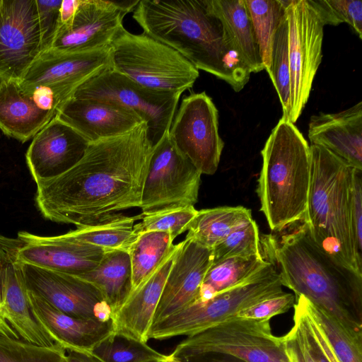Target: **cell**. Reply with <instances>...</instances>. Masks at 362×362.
Segmentation results:
<instances>
[{"instance_id": "cell-1", "label": "cell", "mask_w": 362, "mask_h": 362, "mask_svg": "<svg viewBox=\"0 0 362 362\" xmlns=\"http://www.w3.org/2000/svg\"><path fill=\"white\" fill-rule=\"evenodd\" d=\"M153 147L146 122L90 143L71 168L37 184L39 211L46 219L79 228L140 208Z\"/></svg>"}, {"instance_id": "cell-2", "label": "cell", "mask_w": 362, "mask_h": 362, "mask_svg": "<svg viewBox=\"0 0 362 362\" xmlns=\"http://www.w3.org/2000/svg\"><path fill=\"white\" fill-rule=\"evenodd\" d=\"M133 18L144 33L170 47L191 62L228 83L235 92L250 71L226 41L221 21L205 0H139Z\"/></svg>"}, {"instance_id": "cell-3", "label": "cell", "mask_w": 362, "mask_h": 362, "mask_svg": "<svg viewBox=\"0 0 362 362\" xmlns=\"http://www.w3.org/2000/svg\"><path fill=\"white\" fill-rule=\"evenodd\" d=\"M282 286L362 332V275L320 249L303 222L279 239L265 241Z\"/></svg>"}, {"instance_id": "cell-4", "label": "cell", "mask_w": 362, "mask_h": 362, "mask_svg": "<svg viewBox=\"0 0 362 362\" xmlns=\"http://www.w3.org/2000/svg\"><path fill=\"white\" fill-rule=\"evenodd\" d=\"M257 192L272 231L304 219L311 177L310 148L303 134L282 116L262 150Z\"/></svg>"}, {"instance_id": "cell-5", "label": "cell", "mask_w": 362, "mask_h": 362, "mask_svg": "<svg viewBox=\"0 0 362 362\" xmlns=\"http://www.w3.org/2000/svg\"><path fill=\"white\" fill-rule=\"evenodd\" d=\"M311 177L304 219L313 240L325 252L362 275V255L351 226L353 168L327 149L310 145Z\"/></svg>"}, {"instance_id": "cell-6", "label": "cell", "mask_w": 362, "mask_h": 362, "mask_svg": "<svg viewBox=\"0 0 362 362\" xmlns=\"http://www.w3.org/2000/svg\"><path fill=\"white\" fill-rule=\"evenodd\" d=\"M110 48L113 69L148 89L182 95L199 76V70L178 52L124 26Z\"/></svg>"}, {"instance_id": "cell-7", "label": "cell", "mask_w": 362, "mask_h": 362, "mask_svg": "<svg viewBox=\"0 0 362 362\" xmlns=\"http://www.w3.org/2000/svg\"><path fill=\"white\" fill-rule=\"evenodd\" d=\"M170 355L181 361L227 355L246 362H289L281 337L272 333L270 320L236 317L187 337Z\"/></svg>"}, {"instance_id": "cell-8", "label": "cell", "mask_w": 362, "mask_h": 362, "mask_svg": "<svg viewBox=\"0 0 362 362\" xmlns=\"http://www.w3.org/2000/svg\"><path fill=\"white\" fill-rule=\"evenodd\" d=\"M284 292L275 269L222 291L206 300L195 301L154 322L148 331V339L195 334L235 317L245 308Z\"/></svg>"}, {"instance_id": "cell-9", "label": "cell", "mask_w": 362, "mask_h": 362, "mask_svg": "<svg viewBox=\"0 0 362 362\" xmlns=\"http://www.w3.org/2000/svg\"><path fill=\"white\" fill-rule=\"evenodd\" d=\"M201 176L166 133L153 147L143 187L140 215L194 206L198 201Z\"/></svg>"}, {"instance_id": "cell-10", "label": "cell", "mask_w": 362, "mask_h": 362, "mask_svg": "<svg viewBox=\"0 0 362 362\" xmlns=\"http://www.w3.org/2000/svg\"><path fill=\"white\" fill-rule=\"evenodd\" d=\"M180 95L144 88L110 68L81 85L73 97L112 103L135 112L146 123L154 146L169 132Z\"/></svg>"}, {"instance_id": "cell-11", "label": "cell", "mask_w": 362, "mask_h": 362, "mask_svg": "<svg viewBox=\"0 0 362 362\" xmlns=\"http://www.w3.org/2000/svg\"><path fill=\"white\" fill-rule=\"evenodd\" d=\"M286 13L291 76L288 119L295 123L308 103L322 61L325 25L310 0H288Z\"/></svg>"}, {"instance_id": "cell-12", "label": "cell", "mask_w": 362, "mask_h": 362, "mask_svg": "<svg viewBox=\"0 0 362 362\" xmlns=\"http://www.w3.org/2000/svg\"><path fill=\"white\" fill-rule=\"evenodd\" d=\"M110 68V46L81 52L47 49L34 60L18 84L28 95L36 89L50 92L59 110L81 85Z\"/></svg>"}, {"instance_id": "cell-13", "label": "cell", "mask_w": 362, "mask_h": 362, "mask_svg": "<svg viewBox=\"0 0 362 362\" xmlns=\"http://www.w3.org/2000/svg\"><path fill=\"white\" fill-rule=\"evenodd\" d=\"M168 135L202 175L216 172L224 142L218 133V110L205 92L194 93L182 100Z\"/></svg>"}, {"instance_id": "cell-14", "label": "cell", "mask_w": 362, "mask_h": 362, "mask_svg": "<svg viewBox=\"0 0 362 362\" xmlns=\"http://www.w3.org/2000/svg\"><path fill=\"white\" fill-rule=\"evenodd\" d=\"M139 0H80L71 19L59 26L48 49L81 52L110 46L124 16Z\"/></svg>"}, {"instance_id": "cell-15", "label": "cell", "mask_w": 362, "mask_h": 362, "mask_svg": "<svg viewBox=\"0 0 362 362\" xmlns=\"http://www.w3.org/2000/svg\"><path fill=\"white\" fill-rule=\"evenodd\" d=\"M42 52L36 0H0V81L19 83Z\"/></svg>"}, {"instance_id": "cell-16", "label": "cell", "mask_w": 362, "mask_h": 362, "mask_svg": "<svg viewBox=\"0 0 362 362\" xmlns=\"http://www.w3.org/2000/svg\"><path fill=\"white\" fill-rule=\"evenodd\" d=\"M22 267L28 291L60 312L76 317L102 321L113 319L110 307L101 292L92 284L31 264H22Z\"/></svg>"}, {"instance_id": "cell-17", "label": "cell", "mask_w": 362, "mask_h": 362, "mask_svg": "<svg viewBox=\"0 0 362 362\" xmlns=\"http://www.w3.org/2000/svg\"><path fill=\"white\" fill-rule=\"evenodd\" d=\"M88 144L56 115L35 135L25 153L33 179L38 184L62 175L79 161Z\"/></svg>"}, {"instance_id": "cell-18", "label": "cell", "mask_w": 362, "mask_h": 362, "mask_svg": "<svg viewBox=\"0 0 362 362\" xmlns=\"http://www.w3.org/2000/svg\"><path fill=\"white\" fill-rule=\"evenodd\" d=\"M212 262V249L186 237L180 243L153 315V324L197 300Z\"/></svg>"}, {"instance_id": "cell-19", "label": "cell", "mask_w": 362, "mask_h": 362, "mask_svg": "<svg viewBox=\"0 0 362 362\" xmlns=\"http://www.w3.org/2000/svg\"><path fill=\"white\" fill-rule=\"evenodd\" d=\"M18 238L24 242L18 251L19 262L76 277L95 268L106 252L62 235L40 236L21 231Z\"/></svg>"}, {"instance_id": "cell-20", "label": "cell", "mask_w": 362, "mask_h": 362, "mask_svg": "<svg viewBox=\"0 0 362 362\" xmlns=\"http://www.w3.org/2000/svg\"><path fill=\"white\" fill-rule=\"evenodd\" d=\"M89 144L124 134L145 122L135 112L103 100L71 97L56 115Z\"/></svg>"}, {"instance_id": "cell-21", "label": "cell", "mask_w": 362, "mask_h": 362, "mask_svg": "<svg viewBox=\"0 0 362 362\" xmlns=\"http://www.w3.org/2000/svg\"><path fill=\"white\" fill-rule=\"evenodd\" d=\"M311 145L322 146L362 170V102L336 113L314 115L308 125Z\"/></svg>"}, {"instance_id": "cell-22", "label": "cell", "mask_w": 362, "mask_h": 362, "mask_svg": "<svg viewBox=\"0 0 362 362\" xmlns=\"http://www.w3.org/2000/svg\"><path fill=\"white\" fill-rule=\"evenodd\" d=\"M35 315L53 339L64 349L90 352L115 332L112 320L102 321L64 314L28 291Z\"/></svg>"}, {"instance_id": "cell-23", "label": "cell", "mask_w": 362, "mask_h": 362, "mask_svg": "<svg viewBox=\"0 0 362 362\" xmlns=\"http://www.w3.org/2000/svg\"><path fill=\"white\" fill-rule=\"evenodd\" d=\"M179 245L180 243L175 245L160 265L131 293L115 313V332L147 342L153 315Z\"/></svg>"}, {"instance_id": "cell-24", "label": "cell", "mask_w": 362, "mask_h": 362, "mask_svg": "<svg viewBox=\"0 0 362 362\" xmlns=\"http://www.w3.org/2000/svg\"><path fill=\"white\" fill-rule=\"evenodd\" d=\"M56 113L40 108L18 82L0 81V129L23 143L33 139Z\"/></svg>"}, {"instance_id": "cell-25", "label": "cell", "mask_w": 362, "mask_h": 362, "mask_svg": "<svg viewBox=\"0 0 362 362\" xmlns=\"http://www.w3.org/2000/svg\"><path fill=\"white\" fill-rule=\"evenodd\" d=\"M221 21L227 42L250 73L264 69L260 49L244 0H205Z\"/></svg>"}, {"instance_id": "cell-26", "label": "cell", "mask_w": 362, "mask_h": 362, "mask_svg": "<svg viewBox=\"0 0 362 362\" xmlns=\"http://www.w3.org/2000/svg\"><path fill=\"white\" fill-rule=\"evenodd\" d=\"M78 278L92 284L101 292L114 316L132 291L129 253L123 250H107L95 268Z\"/></svg>"}, {"instance_id": "cell-27", "label": "cell", "mask_w": 362, "mask_h": 362, "mask_svg": "<svg viewBox=\"0 0 362 362\" xmlns=\"http://www.w3.org/2000/svg\"><path fill=\"white\" fill-rule=\"evenodd\" d=\"M276 269L264 255L233 257L211 264L196 301L206 300L215 295Z\"/></svg>"}, {"instance_id": "cell-28", "label": "cell", "mask_w": 362, "mask_h": 362, "mask_svg": "<svg viewBox=\"0 0 362 362\" xmlns=\"http://www.w3.org/2000/svg\"><path fill=\"white\" fill-rule=\"evenodd\" d=\"M252 220L251 210L242 206L198 210L186 238L213 249L233 231Z\"/></svg>"}, {"instance_id": "cell-29", "label": "cell", "mask_w": 362, "mask_h": 362, "mask_svg": "<svg viewBox=\"0 0 362 362\" xmlns=\"http://www.w3.org/2000/svg\"><path fill=\"white\" fill-rule=\"evenodd\" d=\"M298 298L339 362H362V332H357L303 296Z\"/></svg>"}, {"instance_id": "cell-30", "label": "cell", "mask_w": 362, "mask_h": 362, "mask_svg": "<svg viewBox=\"0 0 362 362\" xmlns=\"http://www.w3.org/2000/svg\"><path fill=\"white\" fill-rule=\"evenodd\" d=\"M141 215L127 216L119 214L106 221L77 228L62 235L69 240L90 245L104 250L128 251L139 234L134 230L135 221Z\"/></svg>"}, {"instance_id": "cell-31", "label": "cell", "mask_w": 362, "mask_h": 362, "mask_svg": "<svg viewBox=\"0 0 362 362\" xmlns=\"http://www.w3.org/2000/svg\"><path fill=\"white\" fill-rule=\"evenodd\" d=\"M173 241L172 235L166 232L148 231L138 235L127 251L132 267V291L154 272L173 249Z\"/></svg>"}, {"instance_id": "cell-32", "label": "cell", "mask_w": 362, "mask_h": 362, "mask_svg": "<svg viewBox=\"0 0 362 362\" xmlns=\"http://www.w3.org/2000/svg\"><path fill=\"white\" fill-rule=\"evenodd\" d=\"M259 44L264 69L270 67L274 37L288 1L244 0Z\"/></svg>"}, {"instance_id": "cell-33", "label": "cell", "mask_w": 362, "mask_h": 362, "mask_svg": "<svg viewBox=\"0 0 362 362\" xmlns=\"http://www.w3.org/2000/svg\"><path fill=\"white\" fill-rule=\"evenodd\" d=\"M90 354L102 362H147L163 359V355L127 334L114 332L96 345Z\"/></svg>"}, {"instance_id": "cell-34", "label": "cell", "mask_w": 362, "mask_h": 362, "mask_svg": "<svg viewBox=\"0 0 362 362\" xmlns=\"http://www.w3.org/2000/svg\"><path fill=\"white\" fill-rule=\"evenodd\" d=\"M267 73L279 98L283 116L288 118L291 108V76L286 13L274 35L270 67Z\"/></svg>"}, {"instance_id": "cell-35", "label": "cell", "mask_w": 362, "mask_h": 362, "mask_svg": "<svg viewBox=\"0 0 362 362\" xmlns=\"http://www.w3.org/2000/svg\"><path fill=\"white\" fill-rule=\"evenodd\" d=\"M262 255L259 229L252 219L233 231L212 249V264L229 258Z\"/></svg>"}, {"instance_id": "cell-36", "label": "cell", "mask_w": 362, "mask_h": 362, "mask_svg": "<svg viewBox=\"0 0 362 362\" xmlns=\"http://www.w3.org/2000/svg\"><path fill=\"white\" fill-rule=\"evenodd\" d=\"M0 362H66V350L0 335Z\"/></svg>"}, {"instance_id": "cell-37", "label": "cell", "mask_w": 362, "mask_h": 362, "mask_svg": "<svg viewBox=\"0 0 362 362\" xmlns=\"http://www.w3.org/2000/svg\"><path fill=\"white\" fill-rule=\"evenodd\" d=\"M324 24L347 23L362 39V1L360 0H310Z\"/></svg>"}, {"instance_id": "cell-38", "label": "cell", "mask_w": 362, "mask_h": 362, "mask_svg": "<svg viewBox=\"0 0 362 362\" xmlns=\"http://www.w3.org/2000/svg\"><path fill=\"white\" fill-rule=\"evenodd\" d=\"M198 210L194 206L166 211L142 216L141 221L134 226L137 234L148 231L169 233L173 239L187 231Z\"/></svg>"}, {"instance_id": "cell-39", "label": "cell", "mask_w": 362, "mask_h": 362, "mask_svg": "<svg viewBox=\"0 0 362 362\" xmlns=\"http://www.w3.org/2000/svg\"><path fill=\"white\" fill-rule=\"evenodd\" d=\"M293 308V325L281 337L285 354L289 362H317L308 345L301 310L296 303Z\"/></svg>"}, {"instance_id": "cell-40", "label": "cell", "mask_w": 362, "mask_h": 362, "mask_svg": "<svg viewBox=\"0 0 362 362\" xmlns=\"http://www.w3.org/2000/svg\"><path fill=\"white\" fill-rule=\"evenodd\" d=\"M295 303V296L293 293L284 292L240 310L235 317L253 320H270L275 315L287 312L293 307Z\"/></svg>"}, {"instance_id": "cell-41", "label": "cell", "mask_w": 362, "mask_h": 362, "mask_svg": "<svg viewBox=\"0 0 362 362\" xmlns=\"http://www.w3.org/2000/svg\"><path fill=\"white\" fill-rule=\"evenodd\" d=\"M62 0H36L42 51L48 49L57 31Z\"/></svg>"}, {"instance_id": "cell-42", "label": "cell", "mask_w": 362, "mask_h": 362, "mask_svg": "<svg viewBox=\"0 0 362 362\" xmlns=\"http://www.w3.org/2000/svg\"><path fill=\"white\" fill-rule=\"evenodd\" d=\"M362 170L353 168L351 182L350 213L356 246L362 252Z\"/></svg>"}, {"instance_id": "cell-43", "label": "cell", "mask_w": 362, "mask_h": 362, "mask_svg": "<svg viewBox=\"0 0 362 362\" xmlns=\"http://www.w3.org/2000/svg\"><path fill=\"white\" fill-rule=\"evenodd\" d=\"M79 3L80 0H62L59 11V26L67 23L71 19Z\"/></svg>"}, {"instance_id": "cell-44", "label": "cell", "mask_w": 362, "mask_h": 362, "mask_svg": "<svg viewBox=\"0 0 362 362\" xmlns=\"http://www.w3.org/2000/svg\"><path fill=\"white\" fill-rule=\"evenodd\" d=\"M66 362H102L90 352L74 349L66 350Z\"/></svg>"}, {"instance_id": "cell-45", "label": "cell", "mask_w": 362, "mask_h": 362, "mask_svg": "<svg viewBox=\"0 0 362 362\" xmlns=\"http://www.w3.org/2000/svg\"><path fill=\"white\" fill-rule=\"evenodd\" d=\"M183 362H246L241 359L227 355H204L192 357L182 361Z\"/></svg>"}, {"instance_id": "cell-46", "label": "cell", "mask_w": 362, "mask_h": 362, "mask_svg": "<svg viewBox=\"0 0 362 362\" xmlns=\"http://www.w3.org/2000/svg\"><path fill=\"white\" fill-rule=\"evenodd\" d=\"M164 362H183L182 361L170 355H165L163 359Z\"/></svg>"}, {"instance_id": "cell-47", "label": "cell", "mask_w": 362, "mask_h": 362, "mask_svg": "<svg viewBox=\"0 0 362 362\" xmlns=\"http://www.w3.org/2000/svg\"><path fill=\"white\" fill-rule=\"evenodd\" d=\"M165 358V357H164ZM164 359V358H163ZM163 359H160V360H153V361H147V362H164Z\"/></svg>"}, {"instance_id": "cell-48", "label": "cell", "mask_w": 362, "mask_h": 362, "mask_svg": "<svg viewBox=\"0 0 362 362\" xmlns=\"http://www.w3.org/2000/svg\"><path fill=\"white\" fill-rule=\"evenodd\" d=\"M0 315H1V312H0ZM1 316H2V315H1ZM3 319H4V318H3Z\"/></svg>"}]
</instances>
